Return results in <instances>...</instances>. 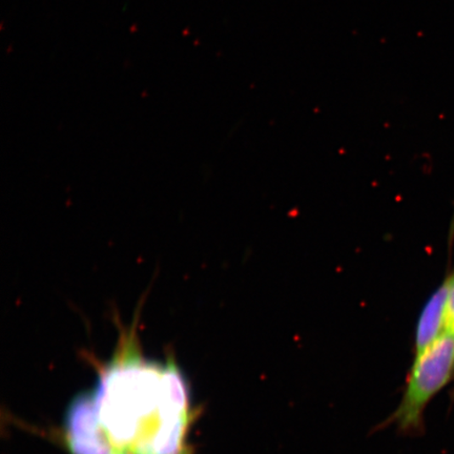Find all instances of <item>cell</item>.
<instances>
[{
	"mask_svg": "<svg viewBox=\"0 0 454 454\" xmlns=\"http://www.w3.org/2000/svg\"><path fill=\"white\" fill-rule=\"evenodd\" d=\"M67 440H90L105 436L94 394L79 395L71 402L66 414Z\"/></svg>",
	"mask_w": 454,
	"mask_h": 454,
	"instance_id": "4",
	"label": "cell"
},
{
	"mask_svg": "<svg viewBox=\"0 0 454 454\" xmlns=\"http://www.w3.org/2000/svg\"><path fill=\"white\" fill-rule=\"evenodd\" d=\"M450 278V288L447 302L446 332L454 333V275Z\"/></svg>",
	"mask_w": 454,
	"mask_h": 454,
	"instance_id": "7",
	"label": "cell"
},
{
	"mask_svg": "<svg viewBox=\"0 0 454 454\" xmlns=\"http://www.w3.org/2000/svg\"><path fill=\"white\" fill-rule=\"evenodd\" d=\"M134 328L124 332L119 353L94 394L102 427L114 447L122 451L149 446L161 423L163 366L142 360Z\"/></svg>",
	"mask_w": 454,
	"mask_h": 454,
	"instance_id": "1",
	"label": "cell"
},
{
	"mask_svg": "<svg viewBox=\"0 0 454 454\" xmlns=\"http://www.w3.org/2000/svg\"><path fill=\"white\" fill-rule=\"evenodd\" d=\"M67 445L72 454H116L115 447L112 444L109 438L100 436V438L90 440H67Z\"/></svg>",
	"mask_w": 454,
	"mask_h": 454,
	"instance_id": "6",
	"label": "cell"
},
{
	"mask_svg": "<svg viewBox=\"0 0 454 454\" xmlns=\"http://www.w3.org/2000/svg\"><path fill=\"white\" fill-rule=\"evenodd\" d=\"M453 377L454 333L446 332L416 355L402 401L390 421L402 433H419L426 407Z\"/></svg>",
	"mask_w": 454,
	"mask_h": 454,
	"instance_id": "2",
	"label": "cell"
},
{
	"mask_svg": "<svg viewBox=\"0 0 454 454\" xmlns=\"http://www.w3.org/2000/svg\"><path fill=\"white\" fill-rule=\"evenodd\" d=\"M116 454H128L126 451L118 452Z\"/></svg>",
	"mask_w": 454,
	"mask_h": 454,
	"instance_id": "8",
	"label": "cell"
},
{
	"mask_svg": "<svg viewBox=\"0 0 454 454\" xmlns=\"http://www.w3.org/2000/svg\"><path fill=\"white\" fill-rule=\"evenodd\" d=\"M189 396L183 374L175 363L163 366L160 382L159 413L161 419H173L187 416Z\"/></svg>",
	"mask_w": 454,
	"mask_h": 454,
	"instance_id": "5",
	"label": "cell"
},
{
	"mask_svg": "<svg viewBox=\"0 0 454 454\" xmlns=\"http://www.w3.org/2000/svg\"><path fill=\"white\" fill-rule=\"evenodd\" d=\"M450 278L442 284L425 305L418 322L416 355L421 353L446 333L447 302L450 296Z\"/></svg>",
	"mask_w": 454,
	"mask_h": 454,
	"instance_id": "3",
	"label": "cell"
}]
</instances>
